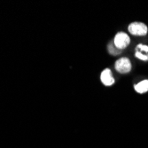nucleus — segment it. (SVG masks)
Masks as SVG:
<instances>
[{
	"mask_svg": "<svg viewBox=\"0 0 148 148\" xmlns=\"http://www.w3.org/2000/svg\"><path fill=\"white\" fill-rule=\"evenodd\" d=\"M129 32L133 36H145L148 31L147 26L143 22H132L128 27Z\"/></svg>",
	"mask_w": 148,
	"mask_h": 148,
	"instance_id": "1",
	"label": "nucleus"
},
{
	"mask_svg": "<svg viewBox=\"0 0 148 148\" xmlns=\"http://www.w3.org/2000/svg\"><path fill=\"white\" fill-rule=\"evenodd\" d=\"M130 43V36L124 32H119L115 35L114 38V45L119 50L125 49Z\"/></svg>",
	"mask_w": 148,
	"mask_h": 148,
	"instance_id": "2",
	"label": "nucleus"
},
{
	"mask_svg": "<svg viewBox=\"0 0 148 148\" xmlns=\"http://www.w3.org/2000/svg\"><path fill=\"white\" fill-rule=\"evenodd\" d=\"M114 68L116 71L121 74H127L131 70V63L128 58H121L116 60Z\"/></svg>",
	"mask_w": 148,
	"mask_h": 148,
	"instance_id": "3",
	"label": "nucleus"
},
{
	"mask_svg": "<svg viewBox=\"0 0 148 148\" xmlns=\"http://www.w3.org/2000/svg\"><path fill=\"white\" fill-rule=\"evenodd\" d=\"M100 81L105 86H112L114 84V78L109 69H106L100 75Z\"/></svg>",
	"mask_w": 148,
	"mask_h": 148,
	"instance_id": "4",
	"label": "nucleus"
},
{
	"mask_svg": "<svg viewBox=\"0 0 148 148\" xmlns=\"http://www.w3.org/2000/svg\"><path fill=\"white\" fill-rule=\"evenodd\" d=\"M135 56L141 60H148V45H138L137 46V51Z\"/></svg>",
	"mask_w": 148,
	"mask_h": 148,
	"instance_id": "5",
	"label": "nucleus"
},
{
	"mask_svg": "<svg viewBox=\"0 0 148 148\" xmlns=\"http://www.w3.org/2000/svg\"><path fill=\"white\" fill-rule=\"evenodd\" d=\"M134 89L138 93L143 94L148 91V80H144L138 84L134 85Z\"/></svg>",
	"mask_w": 148,
	"mask_h": 148,
	"instance_id": "6",
	"label": "nucleus"
},
{
	"mask_svg": "<svg viewBox=\"0 0 148 148\" xmlns=\"http://www.w3.org/2000/svg\"><path fill=\"white\" fill-rule=\"evenodd\" d=\"M108 51L112 55H118L119 53H121V50L117 49L114 46V45H108Z\"/></svg>",
	"mask_w": 148,
	"mask_h": 148,
	"instance_id": "7",
	"label": "nucleus"
}]
</instances>
